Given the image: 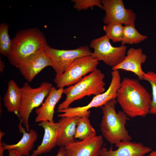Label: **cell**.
I'll list each match as a JSON object with an SVG mask.
<instances>
[{
	"label": "cell",
	"instance_id": "cell-19",
	"mask_svg": "<svg viewBox=\"0 0 156 156\" xmlns=\"http://www.w3.org/2000/svg\"><path fill=\"white\" fill-rule=\"evenodd\" d=\"M21 99L20 88L14 80L10 81L6 92L3 98L4 105L7 111L18 116Z\"/></svg>",
	"mask_w": 156,
	"mask_h": 156
},
{
	"label": "cell",
	"instance_id": "cell-21",
	"mask_svg": "<svg viewBox=\"0 0 156 156\" xmlns=\"http://www.w3.org/2000/svg\"><path fill=\"white\" fill-rule=\"evenodd\" d=\"M147 38L146 36L143 35L138 32L135 28V25H125L121 41L122 45L139 43Z\"/></svg>",
	"mask_w": 156,
	"mask_h": 156
},
{
	"label": "cell",
	"instance_id": "cell-25",
	"mask_svg": "<svg viewBox=\"0 0 156 156\" xmlns=\"http://www.w3.org/2000/svg\"><path fill=\"white\" fill-rule=\"evenodd\" d=\"M74 3V8L78 11L86 10L94 6L103 9L101 0H72Z\"/></svg>",
	"mask_w": 156,
	"mask_h": 156
},
{
	"label": "cell",
	"instance_id": "cell-3",
	"mask_svg": "<svg viewBox=\"0 0 156 156\" xmlns=\"http://www.w3.org/2000/svg\"><path fill=\"white\" fill-rule=\"evenodd\" d=\"M12 43L11 50L6 57L14 66L21 60L44 49L48 45L44 34L36 28L18 31Z\"/></svg>",
	"mask_w": 156,
	"mask_h": 156
},
{
	"label": "cell",
	"instance_id": "cell-15",
	"mask_svg": "<svg viewBox=\"0 0 156 156\" xmlns=\"http://www.w3.org/2000/svg\"><path fill=\"white\" fill-rule=\"evenodd\" d=\"M39 125L44 129V133L42 142L33 151L30 156H38L50 151L57 145L60 126L58 122L42 121Z\"/></svg>",
	"mask_w": 156,
	"mask_h": 156
},
{
	"label": "cell",
	"instance_id": "cell-29",
	"mask_svg": "<svg viewBox=\"0 0 156 156\" xmlns=\"http://www.w3.org/2000/svg\"><path fill=\"white\" fill-rule=\"evenodd\" d=\"M5 67V64L4 62L2 60L0 57V72L1 73L3 71Z\"/></svg>",
	"mask_w": 156,
	"mask_h": 156
},
{
	"label": "cell",
	"instance_id": "cell-17",
	"mask_svg": "<svg viewBox=\"0 0 156 156\" xmlns=\"http://www.w3.org/2000/svg\"><path fill=\"white\" fill-rule=\"evenodd\" d=\"M22 123L20 122L18 125L20 132L23 133L21 139L17 143L8 144L2 142L5 150L12 149L18 152L23 156H28L30 152L32 150L35 142L37 140L38 134L36 131L33 129L27 132L26 129L22 127Z\"/></svg>",
	"mask_w": 156,
	"mask_h": 156
},
{
	"label": "cell",
	"instance_id": "cell-28",
	"mask_svg": "<svg viewBox=\"0 0 156 156\" xmlns=\"http://www.w3.org/2000/svg\"><path fill=\"white\" fill-rule=\"evenodd\" d=\"M65 149L64 147H60L58 150L57 154L55 156H64Z\"/></svg>",
	"mask_w": 156,
	"mask_h": 156
},
{
	"label": "cell",
	"instance_id": "cell-16",
	"mask_svg": "<svg viewBox=\"0 0 156 156\" xmlns=\"http://www.w3.org/2000/svg\"><path fill=\"white\" fill-rule=\"evenodd\" d=\"M64 88L56 89L53 87L50 93L41 106L36 108L35 112L37 116L35 122L48 121L54 122L53 118L56 104L61 99Z\"/></svg>",
	"mask_w": 156,
	"mask_h": 156
},
{
	"label": "cell",
	"instance_id": "cell-18",
	"mask_svg": "<svg viewBox=\"0 0 156 156\" xmlns=\"http://www.w3.org/2000/svg\"><path fill=\"white\" fill-rule=\"evenodd\" d=\"M78 116L64 117L58 120L60 129L57 146L64 147L75 141L77 120Z\"/></svg>",
	"mask_w": 156,
	"mask_h": 156
},
{
	"label": "cell",
	"instance_id": "cell-9",
	"mask_svg": "<svg viewBox=\"0 0 156 156\" xmlns=\"http://www.w3.org/2000/svg\"><path fill=\"white\" fill-rule=\"evenodd\" d=\"M111 81L108 89L102 93L95 96L87 105L70 107L68 113L71 117H80L86 113L90 108L101 107L110 100L116 99L118 91L121 83V77L119 70H113L111 73Z\"/></svg>",
	"mask_w": 156,
	"mask_h": 156
},
{
	"label": "cell",
	"instance_id": "cell-20",
	"mask_svg": "<svg viewBox=\"0 0 156 156\" xmlns=\"http://www.w3.org/2000/svg\"><path fill=\"white\" fill-rule=\"evenodd\" d=\"M90 113L89 111L82 116L78 117L75 139L78 138L82 140L89 136H96V131L91 125L89 118Z\"/></svg>",
	"mask_w": 156,
	"mask_h": 156
},
{
	"label": "cell",
	"instance_id": "cell-14",
	"mask_svg": "<svg viewBox=\"0 0 156 156\" xmlns=\"http://www.w3.org/2000/svg\"><path fill=\"white\" fill-rule=\"evenodd\" d=\"M113 150L112 146L109 149L103 147L100 156H144L152 151L151 148L141 142L131 141L121 142Z\"/></svg>",
	"mask_w": 156,
	"mask_h": 156
},
{
	"label": "cell",
	"instance_id": "cell-11",
	"mask_svg": "<svg viewBox=\"0 0 156 156\" xmlns=\"http://www.w3.org/2000/svg\"><path fill=\"white\" fill-rule=\"evenodd\" d=\"M49 66H51V64L44 49L23 59L15 66L24 78L30 82L43 69Z\"/></svg>",
	"mask_w": 156,
	"mask_h": 156
},
{
	"label": "cell",
	"instance_id": "cell-7",
	"mask_svg": "<svg viewBox=\"0 0 156 156\" xmlns=\"http://www.w3.org/2000/svg\"><path fill=\"white\" fill-rule=\"evenodd\" d=\"M110 40L105 34L92 40L90 47L94 49L90 55L93 58L98 61H102L112 68L124 59L127 51V47L125 45L114 47Z\"/></svg>",
	"mask_w": 156,
	"mask_h": 156
},
{
	"label": "cell",
	"instance_id": "cell-27",
	"mask_svg": "<svg viewBox=\"0 0 156 156\" xmlns=\"http://www.w3.org/2000/svg\"><path fill=\"white\" fill-rule=\"evenodd\" d=\"M8 151V156H22L18 152L15 150L9 149Z\"/></svg>",
	"mask_w": 156,
	"mask_h": 156
},
{
	"label": "cell",
	"instance_id": "cell-13",
	"mask_svg": "<svg viewBox=\"0 0 156 156\" xmlns=\"http://www.w3.org/2000/svg\"><path fill=\"white\" fill-rule=\"evenodd\" d=\"M146 55L141 48H130L127 51L123 61L117 65L112 68L113 70L121 69L131 72L137 76L140 80H143L145 73L142 65L146 61Z\"/></svg>",
	"mask_w": 156,
	"mask_h": 156
},
{
	"label": "cell",
	"instance_id": "cell-6",
	"mask_svg": "<svg viewBox=\"0 0 156 156\" xmlns=\"http://www.w3.org/2000/svg\"><path fill=\"white\" fill-rule=\"evenodd\" d=\"M99 61L90 55L75 60L63 73L56 75L53 81L58 88L73 85L88 73L96 70Z\"/></svg>",
	"mask_w": 156,
	"mask_h": 156
},
{
	"label": "cell",
	"instance_id": "cell-24",
	"mask_svg": "<svg viewBox=\"0 0 156 156\" xmlns=\"http://www.w3.org/2000/svg\"><path fill=\"white\" fill-rule=\"evenodd\" d=\"M143 80L147 81L151 85L152 99L149 113L156 115V73L151 71L145 73Z\"/></svg>",
	"mask_w": 156,
	"mask_h": 156
},
{
	"label": "cell",
	"instance_id": "cell-2",
	"mask_svg": "<svg viewBox=\"0 0 156 156\" xmlns=\"http://www.w3.org/2000/svg\"><path fill=\"white\" fill-rule=\"evenodd\" d=\"M116 99L110 100L101 107L103 116L100 129L103 137L111 145L116 146L120 142L131 141L126 128L129 117L122 111L117 112Z\"/></svg>",
	"mask_w": 156,
	"mask_h": 156
},
{
	"label": "cell",
	"instance_id": "cell-30",
	"mask_svg": "<svg viewBox=\"0 0 156 156\" xmlns=\"http://www.w3.org/2000/svg\"><path fill=\"white\" fill-rule=\"evenodd\" d=\"M147 156H156V151H152Z\"/></svg>",
	"mask_w": 156,
	"mask_h": 156
},
{
	"label": "cell",
	"instance_id": "cell-4",
	"mask_svg": "<svg viewBox=\"0 0 156 156\" xmlns=\"http://www.w3.org/2000/svg\"><path fill=\"white\" fill-rule=\"evenodd\" d=\"M105 76L99 70H96L84 76L75 84L64 89L65 100L58 106L57 112L69 107L73 102L86 96H96L105 91Z\"/></svg>",
	"mask_w": 156,
	"mask_h": 156
},
{
	"label": "cell",
	"instance_id": "cell-8",
	"mask_svg": "<svg viewBox=\"0 0 156 156\" xmlns=\"http://www.w3.org/2000/svg\"><path fill=\"white\" fill-rule=\"evenodd\" d=\"M45 51L50 59L56 75L63 73L76 59L90 55L92 52L89 47L85 45L73 49H59L48 45Z\"/></svg>",
	"mask_w": 156,
	"mask_h": 156
},
{
	"label": "cell",
	"instance_id": "cell-23",
	"mask_svg": "<svg viewBox=\"0 0 156 156\" xmlns=\"http://www.w3.org/2000/svg\"><path fill=\"white\" fill-rule=\"evenodd\" d=\"M124 26L117 23H112L103 26V29L109 38L114 42H121Z\"/></svg>",
	"mask_w": 156,
	"mask_h": 156
},
{
	"label": "cell",
	"instance_id": "cell-1",
	"mask_svg": "<svg viewBox=\"0 0 156 156\" xmlns=\"http://www.w3.org/2000/svg\"><path fill=\"white\" fill-rule=\"evenodd\" d=\"M116 99L129 117H145L149 113L151 95L137 79L124 78Z\"/></svg>",
	"mask_w": 156,
	"mask_h": 156
},
{
	"label": "cell",
	"instance_id": "cell-10",
	"mask_svg": "<svg viewBox=\"0 0 156 156\" xmlns=\"http://www.w3.org/2000/svg\"><path fill=\"white\" fill-rule=\"evenodd\" d=\"M101 2L105 11L103 21L105 25L112 23L135 25L136 15L132 10L126 8L122 0H102Z\"/></svg>",
	"mask_w": 156,
	"mask_h": 156
},
{
	"label": "cell",
	"instance_id": "cell-22",
	"mask_svg": "<svg viewBox=\"0 0 156 156\" xmlns=\"http://www.w3.org/2000/svg\"><path fill=\"white\" fill-rule=\"evenodd\" d=\"M8 25L6 23L0 25V53L6 56L11 50L12 43L8 34Z\"/></svg>",
	"mask_w": 156,
	"mask_h": 156
},
{
	"label": "cell",
	"instance_id": "cell-12",
	"mask_svg": "<svg viewBox=\"0 0 156 156\" xmlns=\"http://www.w3.org/2000/svg\"><path fill=\"white\" fill-rule=\"evenodd\" d=\"M102 135L89 136L67 145L64 156H100L103 144Z\"/></svg>",
	"mask_w": 156,
	"mask_h": 156
},
{
	"label": "cell",
	"instance_id": "cell-26",
	"mask_svg": "<svg viewBox=\"0 0 156 156\" xmlns=\"http://www.w3.org/2000/svg\"><path fill=\"white\" fill-rule=\"evenodd\" d=\"M4 133L0 130V156H4V152L5 150L2 142L1 140L2 137L4 135Z\"/></svg>",
	"mask_w": 156,
	"mask_h": 156
},
{
	"label": "cell",
	"instance_id": "cell-5",
	"mask_svg": "<svg viewBox=\"0 0 156 156\" xmlns=\"http://www.w3.org/2000/svg\"><path fill=\"white\" fill-rule=\"evenodd\" d=\"M53 87L51 83L44 81L38 87L33 88L26 82L20 88L21 99L18 116L27 131L30 130L29 119L30 114L34 109L42 104Z\"/></svg>",
	"mask_w": 156,
	"mask_h": 156
}]
</instances>
